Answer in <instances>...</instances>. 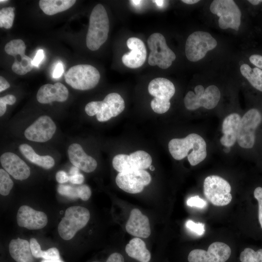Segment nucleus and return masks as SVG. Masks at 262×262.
I'll return each instance as SVG.
<instances>
[{"label": "nucleus", "instance_id": "obj_1", "mask_svg": "<svg viewBox=\"0 0 262 262\" xmlns=\"http://www.w3.org/2000/svg\"><path fill=\"white\" fill-rule=\"evenodd\" d=\"M109 31V20L104 7L96 5L90 14L86 37L87 48L91 50H98L107 40Z\"/></svg>", "mask_w": 262, "mask_h": 262}, {"label": "nucleus", "instance_id": "obj_2", "mask_svg": "<svg viewBox=\"0 0 262 262\" xmlns=\"http://www.w3.org/2000/svg\"><path fill=\"white\" fill-rule=\"evenodd\" d=\"M168 149L172 157L180 160L189 155L192 149L200 162L207 156L206 143L199 134L191 133L184 138H174L168 143Z\"/></svg>", "mask_w": 262, "mask_h": 262}, {"label": "nucleus", "instance_id": "obj_3", "mask_svg": "<svg viewBox=\"0 0 262 262\" xmlns=\"http://www.w3.org/2000/svg\"><path fill=\"white\" fill-rule=\"evenodd\" d=\"M262 124V112L257 108L249 109L241 117L237 141L241 147L252 149L257 140V133Z\"/></svg>", "mask_w": 262, "mask_h": 262}, {"label": "nucleus", "instance_id": "obj_4", "mask_svg": "<svg viewBox=\"0 0 262 262\" xmlns=\"http://www.w3.org/2000/svg\"><path fill=\"white\" fill-rule=\"evenodd\" d=\"M124 109L125 102L121 96L116 93H111L106 96L103 101L88 103L84 110L87 115H96L98 121L104 122L117 116Z\"/></svg>", "mask_w": 262, "mask_h": 262}, {"label": "nucleus", "instance_id": "obj_5", "mask_svg": "<svg viewBox=\"0 0 262 262\" xmlns=\"http://www.w3.org/2000/svg\"><path fill=\"white\" fill-rule=\"evenodd\" d=\"M90 217V212L86 208L80 206L69 207L58 226L60 236L65 240L71 239L87 225Z\"/></svg>", "mask_w": 262, "mask_h": 262}, {"label": "nucleus", "instance_id": "obj_6", "mask_svg": "<svg viewBox=\"0 0 262 262\" xmlns=\"http://www.w3.org/2000/svg\"><path fill=\"white\" fill-rule=\"evenodd\" d=\"M66 82L73 88L86 90L96 86L100 79L98 70L87 64L75 65L65 75Z\"/></svg>", "mask_w": 262, "mask_h": 262}, {"label": "nucleus", "instance_id": "obj_7", "mask_svg": "<svg viewBox=\"0 0 262 262\" xmlns=\"http://www.w3.org/2000/svg\"><path fill=\"white\" fill-rule=\"evenodd\" d=\"M195 93L189 91L184 98L185 107L189 110H195L203 107L207 109H212L218 104L221 93L218 88L214 85L207 87L205 89L201 85H196Z\"/></svg>", "mask_w": 262, "mask_h": 262}, {"label": "nucleus", "instance_id": "obj_8", "mask_svg": "<svg viewBox=\"0 0 262 262\" xmlns=\"http://www.w3.org/2000/svg\"><path fill=\"white\" fill-rule=\"evenodd\" d=\"M210 10L219 17L218 25L221 29L239 30L242 14L234 0H214L210 5Z\"/></svg>", "mask_w": 262, "mask_h": 262}, {"label": "nucleus", "instance_id": "obj_9", "mask_svg": "<svg viewBox=\"0 0 262 262\" xmlns=\"http://www.w3.org/2000/svg\"><path fill=\"white\" fill-rule=\"evenodd\" d=\"M147 43L150 50L148 59L149 65L158 66L162 69L170 67L176 56L167 45L164 37L160 33H153L147 39Z\"/></svg>", "mask_w": 262, "mask_h": 262}, {"label": "nucleus", "instance_id": "obj_10", "mask_svg": "<svg viewBox=\"0 0 262 262\" xmlns=\"http://www.w3.org/2000/svg\"><path fill=\"white\" fill-rule=\"evenodd\" d=\"M230 191L229 183L220 176L211 175L204 180V196L214 206H224L229 204L232 198Z\"/></svg>", "mask_w": 262, "mask_h": 262}, {"label": "nucleus", "instance_id": "obj_11", "mask_svg": "<svg viewBox=\"0 0 262 262\" xmlns=\"http://www.w3.org/2000/svg\"><path fill=\"white\" fill-rule=\"evenodd\" d=\"M216 40L206 32L196 31L187 38L185 47V55L191 62H197L203 58L207 52L217 46Z\"/></svg>", "mask_w": 262, "mask_h": 262}, {"label": "nucleus", "instance_id": "obj_12", "mask_svg": "<svg viewBox=\"0 0 262 262\" xmlns=\"http://www.w3.org/2000/svg\"><path fill=\"white\" fill-rule=\"evenodd\" d=\"M151 180V176L148 172L143 169H136L119 172L116 177L115 182L123 191L137 194L142 192Z\"/></svg>", "mask_w": 262, "mask_h": 262}, {"label": "nucleus", "instance_id": "obj_13", "mask_svg": "<svg viewBox=\"0 0 262 262\" xmlns=\"http://www.w3.org/2000/svg\"><path fill=\"white\" fill-rule=\"evenodd\" d=\"M231 253L230 247L226 244L215 242L211 244L206 251L201 249L192 250L188 256L189 262H226Z\"/></svg>", "mask_w": 262, "mask_h": 262}, {"label": "nucleus", "instance_id": "obj_14", "mask_svg": "<svg viewBox=\"0 0 262 262\" xmlns=\"http://www.w3.org/2000/svg\"><path fill=\"white\" fill-rule=\"evenodd\" d=\"M152 158L150 155L143 150H137L129 155L118 154L113 160V166L119 172L136 170L145 169L151 165Z\"/></svg>", "mask_w": 262, "mask_h": 262}, {"label": "nucleus", "instance_id": "obj_15", "mask_svg": "<svg viewBox=\"0 0 262 262\" xmlns=\"http://www.w3.org/2000/svg\"><path fill=\"white\" fill-rule=\"evenodd\" d=\"M56 130L52 119L48 115H42L25 130L24 135L30 141L43 143L50 140Z\"/></svg>", "mask_w": 262, "mask_h": 262}, {"label": "nucleus", "instance_id": "obj_16", "mask_svg": "<svg viewBox=\"0 0 262 262\" xmlns=\"http://www.w3.org/2000/svg\"><path fill=\"white\" fill-rule=\"evenodd\" d=\"M16 221L20 227L36 230L45 227L48 220L45 213L36 211L27 205H22L17 211Z\"/></svg>", "mask_w": 262, "mask_h": 262}, {"label": "nucleus", "instance_id": "obj_17", "mask_svg": "<svg viewBox=\"0 0 262 262\" xmlns=\"http://www.w3.org/2000/svg\"><path fill=\"white\" fill-rule=\"evenodd\" d=\"M0 162L3 169L16 180H26L30 175L29 166L14 153H4L0 156Z\"/></svg>", "mask_w": 262, "mask_h": 262}, {"label": "nucleus", "instance_id": "obj_18", "mask_svg": "<svg viewBox=\"0 0 262 262\" xmlns=\"http://www.w3.org/2000/svg\"><path fill=\"white\" fill-rule=\"evenodd\" d=\"M127 46L131 51L122 56L123 64L131 68L141 66L147 58V50L144 42L138 38L132 37L127 40Z\"/></svg>", "mask_w": 262, "mask_h": 262}, {"label": "nucleus", "instance_id": "obj_19", "mask_svg": "<svg viewBox=\"0 0 262 262\" xmlns=\"http://www.w3.org/2000/svg\"><path fill=\"white\" fill-rule=\"evenodd\" d=\"M68 90L63 84L56 82L47 83L40 87L36 94L37 101L42 104L53 101L64 102L68 97Z\"/></svg>", "mask_w": 262, "mask_h": 262}, {"label": "nucleus", "instance_id": "obj_20", "mask_svg": "<svg viewBox=\"0 0 262 262\" xmlns=\"http://www.w3.org/2000/svg\"><path fill=\"white\" fill-rule=\"evenodd\" d=\"M126 229L129 234L137 237L146 238L151 233L148 217L138 209H133L131 211Z\"/></svg>", "mask_w": 262, "mask_h": 262}, {"label": "nucleus", "instance_id": "obj_21", "mask_svg": "<svg viewBox=\"0 0 262 262\" xmlns=\"http://www.w3.org/2000/svg\"><path fill=\"white\" fill-rule=\"evenodd\" d=\"M68 158L75 166L86 173L92 172L97 166V162L85 153L82 146L77 143L71 144L67 149Z\"/></svg>", "mask_w": 262, "mask_h": 262}, {"label": "nucleus", "instance_id": "obj_22", "mask_svg": "<svg viewBox=\"0 0 262 262\" xmlns=\"http://www.w3.org/2000/svg\"><path fill=\"white\" fill-rule=\"evenodd\" d=\"M241 117L237 113H232L226 116L222 123L221 144L226 147L233 146L237 141L239 126Z\"/></svg>", "mask_w": 262, "mask_h": 262}, {"label": "nucleus", "instance_id": "obj_23", "mask_svg": "<svg viewBox=\"0 0 262 262\" xmlns=\"http://www.w3.org/2000/svg\"><path fill=\"white\" fill-rule=\"evenodd\" d=\"M149 93L154 98L167 101L174 96L175 88L169 80L164 78H157L151 81L148 86Z\"/></svg>", "mask_w": 262, "mask_h": 262}, {"label": "nucleus", "instance_id": "obj_24", "mask_svg": "<svg viewBox=\"0 0 262 262\" xmlns=\"http://www.w3.org/2000/svg\"><path fill=\"white\" fill-rule=\"evenodd\" d=\"M9 253L16 262H34L30 243L26 240H12L9 245Z\"/></svg>", "mask_w": 262, "mask_h": 262}, {"label": "nucleus", "instance_id": "obj_25", "mask_svg": "<svg viewBox=\"0 0 262 262\" xmlns=\"http://www.w3.org/2000/svg\"><path fill=\"white\" fill-rule=\"evenodd\" d=\"M125 250L130 257L140 262H149L150 260L151 254L145 243L138 237L131 240L126 245Z\"/></svg>", "mask_w": 262, "mask_h": 262}, {"label": "nucleus", "instance_id": "obj_26", "mask_svg": "<svg viewBox=\"0 0 262 262\" xmlns=\"http://www.w3.org/2000/svg\"><path fill=\"white\" fill-rule=\"evenodd\" d=\"M5 51L14 57L20 58L28 72L33 68V59L25 54L26 46L21 39H14L8 42L5 46Z\"/></svg>", "mask_w": 262, "mask_h": 262}, {"label": "nucleus", "instance_id": "obj_27", "mask_svg": "<svg viewBox=\"0 0 262 262\" xmlns=\"http://www.w3.org/2000/svg\"><path fill=\"white\" fill-rule=\"evenodd\" d=\"M22 154L31 163L46 169L53 167L55 164L54 159L49 155L40 156L35 153L31 146L22 144L19 147Z\"/></svg>", "mask_w": 262, "mask_h": 262}, {"label": "nucleus", "instance_id": "obj_28", "mask_svg": "<svg viewBox=\"0 0 262 262\" xmlns=\"http://www.w3.org/2000/svg\"><path fill=\"white\" fill-rule=\"evenodd\" d=\"M75 0H40L39 7L47 15H53L71 7Z\"/></svg>", "mask_w": 262, "mask_h": 262}, {"label": "nucleus", "instance_id": "obj_29", "mask_svg": "<svg viewBox=\"0 0 262 262\" xmlns=\"http://www.w3.org/2000/svg\"><path fill=\"white\" fill-rule=\"evenodd\" d=\"M242 76L256 91L262 93V70L244 63L240 66Z\"/></svg>", "mask_w": 262, "mask_h": 262}, {"label": "nucleus", "instance_id": "obj_30", "mask_svg": "<svg viewBox=\"0 0 262 262\" xmlns=\"http://www.w3.org/2000/svg\"><path fill=\"white\" fill-rule=\"evenodd\" d=\"M241 262H262V248L256 250L247 247L240 255Z\"/></svg>", "mask_w": 262, "mask_h": 262}, {"label": "nucleus", "instance_id": "obj_31", "mask_svg": "<svg viewBox=\"0 0 262 262\" xmlns=\"http://www.w3.org/2000/svg\"><path fill=\"white\" fill-rule=\"evenodd\" d=\"M15 8L13 7H4L0 10V27L10 29L14 20Z\"/></svg>", "mask_w": 262, "mask_h": 262}, {"label": "nucleus", "instance_id": "obj_32", "mask_svg": "<svg viewBox=\"0 0 262 262\" xmlns=\"http://www.w3.org/2000/svg\"><path fill=\"white\" fill-rule=\"evenodd\" d=\"M14 183L9 174L3 169H0V194L7 196L12 189Z\"/></svg>", "mask_w": 262, "mask_h": 262}, {"label": "nucleus", "instance_id": "obj_33", "mask_svg": "<svg viewBox=\"0 0 262 262\" xmlns=\"http://www.w3.org/2000/svg\"><path fill=\"white\" fill-rule=\"evenodd\" d=\"M57 191L60 195L71 199L80 198L79 186L60 184L57 187Z\"/></svg>", "mask_w": 262, "mask_h": 262}, {"label": "nucleus", "instance_id": "obj_34", "mask_svg": "<svg viewBox=\"0 0 262 262\" xmlns=\"http://www.w3.org/2000/svg\"><path fill=\"white\" fill-rule=\"evenodd\" d=\"M150 105L154 112L161 114L166 112L169 109L170 102L154 98L151 101Z\"/></svg>", "mask_w": 262, "mask_h": 262}, {"label": "nucleus", "instance_id": "obj_35", "mask_svg": "<svg viewBox=\"0 0 262 262\" xmlns=\"http://www.w3.org/2000/svg\"><path fill=\"white\" fill-rule=\"evenodd\" d=\"M253 196L258 202V218L262 229V186H258L255 188Z\"/></svg>", "mask_w": 262, "mask_h": 262}, {"label": "nucleus", "instance_id": "obj_36", "mask_svg": "<svg viewBox=\"0 0 262 262\" xmlns=\"http://www.w3.org/2000/svg\"><path fill=\"white\" fill-rule=\"evenodd\" d=\"M16 98L13 95H7L0 98V116H2L6 110V105H13L16 101Z\"/></svg>", "mask_w": 262, "mask_h": 262}, {"label": "nucleus", "instance_id": "obj_37", "mask_svg": "<svg viewBox=\"0 0 262 262\" xmlns=\"http://www.w3.org/2000/svg\"><path fill=\"white\" fill-rule=\"evenodd\" d=\"M186 228L198 235H202L205 232L204 224L201 223H195L192 220H189L186 223Z\"/></svg>", "mask_w": 262, "mask_h": 262}, {"label": "nucleus", "instance_id": "obj_38", "mask_svg": "<svg viewBox=\"0 0 262 262\" xmlns=\"http://www.w3.org/2000/svg\"><path fill=\"white\" fill-rule=\"evenodd\" d=\"M30 245L33 256L36 258H41L43 250L37 240L34 238H31Z\"/></svg>", "mask_w": 262, "mask_h": 262}, {"label": "nucleus", "instance_id": "obj_39", "mask_svg": "<svg viewBox=\"0 0 262 262\" xmlns=\"http://www.w3.org/2000/svg\"><path fill=\"white\" fill-rule=\"evenodd\" d=\"M41 258L45 260L60 259L59 250L56 247H51L47 250H43Z\"/></svg>", "mask_w": 262, "mask_h": 262}, {"label": "nucleus", "instance_id": "obj_40", "mask_svg": "<svg viewBox=\"0 0 262 262\" xmlns=\"http://www.w3.org/2000/svg\"><path fill=\"white\" fill-rule=\"evenodd\" d=\"M186 203L189 206L200 208H204L206 205V201L198 196L191 197L187 200Z\"/></svg>", "mask_w": 262, "mask_h": 262}, {"label": "nucleus", "instance_id": "obj_41", "mask_svg": "<svg viewBox=\"0 0 262 262\" xmlns=\"http://www.w3.org/2000/svg\"><path fill=\"white\" fill-rule=\"evenodd\" d=\"M249 61L254 66L262 70V54L255 53L250 55L248 58Z\"/></svg>", "mask_w": 262, "mask_h": 262}, {"label": "nucleus", "instance_id": "obj_42", "mask_svg": "<svg viewBox=\"0 0 262 262\" xmlns=\"http://www.w3.org/2000/svg\"><path fill=\"white\" fill-rule=\"evenodd\" d=\"M56 180L60 183H64L69 181V176L64 171L60 170L56 174Z\"/></svg>", "mask_w": 262, "mask_h": 262}, {"label": "nucleus", "instance_id": "obj_43", "mask_svg": "<svg viewBox=\"0 0 262 262\" xmlns=\"http://www.w3.org/2000/svg\"><path fill=\"white\" fill-rule=\"evenodd\" d=\"M44 58V50L42 49H39L36 52V54L33 60V66L38 67L40 63L42 62Z\"/></svg>", "mask_w": 262, "mask_h": 262}, {"label": "nucleus", "instance_id": "obj_44", "mask_svg": "<svg viewBox=\"0 0 262 262\" xmlns=\"http://www.w3.org/2000/svg\"><path fill=\"white\" fill-rule=\"evenodd\" d=\"M84 180L83 175L80 173L73 176H69V181L74 184H81L82 183Z\"/></svg>", "mask_w": 262, "mask_h": 262}, {"label": "nucleus", "instance_id": "obj_45", "mask_svg": "<svg viewBox=\"0 0 262 262\" xmlns=\"http://www.w3.org/2000/svg\"><path fill=\"white\" fill-rule=\"evenodd\" d=\"M106 262H124V259L121 254L115 252L109 256Z\"/></svg>", "mask_w": 262, "mask_h": 262}, {"label": "nucleus", "instance_id": "obj_46", "mask_svg": "<svg viewBox=\"0 0 262 262\" xmlns=\"http://www.w3.org/2000/svg\"><path fill=\"white\" fill-rule=\"evenodd\" d=\"M64 73V68H63V65L62 63H58L54 70L52 73V77L54 78H60Z\"/></svg>", "mask_w": 262, "mask_h": 262}, {"label": "nucleus", "instance_id": "obj_47", "mask_svg": "<svg viewBox=\"0 0 262 262\" xmlns=\"http://www.w3.org/2000/svg\"><path fill=\"white\" fill-rule=\"evenodd\" d=\"M9 83L2 76H0V92H1L4 90L10 87Z\"/></svg>", "mask_w": 262, "mask_h": 262}, {"label": "nucleus", "instance_id": "obj_48", "mask_svg": "<svg viewBox=\"0 0 262 262\" xmlns=\"http://www.w3.org/2000/svg\"><path fill=\"white\" fill-rule=\"evenodd\" d=\"M78 173H80L79 172V169L77 168V167L73 166H72L69 170V176H73L76 174H77Z\"/></svg>", "mask_w": 262, "mask_h": 262}, {"label": "nucleus", "instance_id": "obj_49", "mask_svg": "<svg viewBox=\"0 0 262 262\" xmlns=\"http://www.w3.org/2000/svg\"><path fill=\"white\" fill-rule=\"evenodd\" d=\"M248 2L253 6H256L262 3V0H248Z\"/></svg>", "mask_w": 262, "mask_h": 262}, {"label": "nucleus", "instance_id": "obj_50", "mask_svg": "<svg viewBox=\"0 0 262 262\" xmlns=\"http://www.w3.org/2000/svg\"><path fill=\"white\" fill-rule=\"evenodd\" d=\"M182 2L188 4H193L196 3H197L199 1L198 0H182Z\"/></svg>", "mask_w": 262, "mask_h": 262}, {"label": "nucleus", "instance_id": "obj_51", "mask_svg": "<svg viewBox=\"0 0 262 262\" xmlns=\"http://www.w3.org/2000/svg\"><path fill=\"white\" fill-rule=\"evenodd\" d=\"M41 262H64L60 259H54V260H45L43 259L41 261Z\"/></svg>", "mask_w": 262, "mask_h": 262}, {"label": "nucleus", "instance_id": "obj_52", "mask_svg": "<svg viewBox=\"0 0 262 262\" xmlns=\"http://www.w3.org/2000/svg\"><path fill=\"white\" fill-rule=\"evenodd\" d=\"M154 2L157 3L158 6H162L164 1L163 0H154Z\"/></svg>", "mask_w": 262, "mask_h": 262}, {"label": "nucleus", "instance_id": "obj_53", "mask_svg": "<svg viewBox=\"0 0 262 262\" xmlns=\"http://www.w3.org/2000/svg\"><path fill=\"white\" fill-rule=\"evenodd\" d=\"M131 1L135 5H138L141 1V0H131Z\"/></svg>", "mask_w": 262, "mask_h": 262}, {"label": "nucleus", "instance_id": "obj_54", "mask_svg": "<svg viewBox=\"0 0 262 262\" xmlns=\"http://www.w3.org/2000/svg\"><path fill=\"white\" fill-rule=\"evenodd\" d=\"M224 151L227 153L229 152L230 151V147H226Z\"/></svg>", "mask_w": 262, "mask_h": 262}, {"label": "nucleus", "instance_id": "obj_55", "mask_svg": "<svg viewBox=\"0 0 262 262\" xmlns=\"http://www.w3.org/2000/svg\"><path fill=\"white\" fill-rule=\"evenodd\" d=\"M149 169L151 170V171H153L154 169H155V168L152 165H150L149 166Z\"/></svg>", "mask_w": 262, "mask_h": 262}, {"label": "nucleus", "instance_id": "obj_56", "mask_svg": "<svg viewBox=\"0 0 262 262\" xmlns=\"http://www.w3.org/2000/svg\"><path fill=\"white\" fill-rule=\"evenodd\" d=\"M6 1H8V0H0V3L3 2H6Z\"/></svg>", "mask_w": 262, "mask_h": 262}]
</instances>
